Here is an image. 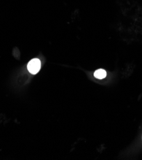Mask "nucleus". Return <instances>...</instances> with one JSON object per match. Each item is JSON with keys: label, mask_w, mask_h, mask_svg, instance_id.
<instances>
[{"label": "nucleus", "mask_w": 142, "mask_h": 160, "mask_svg": "<svg viewBox=\"0 0 142 160\" xmlns=\"http://www.w3.org/2000/svg\"><path fill=\"white\" fill-rule=\"evenodd\" d=\"M28 71L31 73V74H37L39 70H40L41 68V62L40 61L37 59L35 58L31 59L28 64L27 66Z\"/></svg>", "instance_id": "1"}, {"label": "nucleus", "mask_w": 142, "mask_h": 160, "mask_svg": "<svg viewBox=\"0 0 142 160\" xmlns=\"http://www.w3.org/2000/svg\"><path fill=\"white\" fill-rule=\"evenodd\" d=\"M106 72L103 69H99L94 72V77L98 79H103L106 77Z\"/></svg>", "instance_id": "2"}]
</instances>
